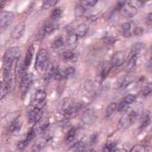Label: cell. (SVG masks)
<instances>
[{
  "label": "cell",
  "instance_id": "6da1fadb",
  "mask_svg": "<svg viewBox=\"0 0 152 152\" xmlns=\"http://www.w3.org/2000/svg\"><path fill=\"white\" fill-rule=\"evenodd\" d=\"M21 50L19 47L13 46L8 48L5 52L2 58L3 74L11 73V69L14 61H17L20 57Z\"/></svg>",
  "mask_w": 152,
  "mask_h": 152
},
{
  "label": "cell",
  "instance_id": "7a4b0ae2",
  "mask_svg": "<svg viewBox=\"0 0 152 152\" xmlns=\"http://www.w3.org/2000/svg\"><path fill=\"white\" fill-rule=\"evenodd\" d=\"M49 52L46 49H40L38 51L36 55L34 68L39 73H45L47 67L49 64Z\"/></svg>",
  "mask_w": 152,
  "mask_h": 152
},
{
  "label": "cell",
  "instance_id": "3957f363",
  "mask_svg": "<svg viewBox=\"0 0 152 152\" xmlns=\"http://www.w3.org/2000/svg\"><path fill=\"white\" fill-rule=\"evenodd\" d=\"M137 113L134 110H128L125 113L121 118L118 126L120 128L125 129L129 127L137 119Z\"/></svg>",
  "mask_w": 152,
  "mask_h": 152
},
{
  "label": "cell",
  "instance_id": "277c9868",
  "mask_svg": "<svg viewBox=\"0 0 152 152\" xmlns=\"http://www.w3.org/2000/svg\"><path fill=\"white\" fill-rule=\"evenodd\" d=\"M47 93L44 90H38L36 91L33 101V107L42 109L46 103Z\"/></svg>",
  "mask_w": 152,
  "mask_h": 152
},
{
  "label": "cell",
  "instance_id": "5b68a950",
  "mask_svg": "<svg viewBox=\"0 0 152 152\" xmlns=\"http://www.w3.org/2000/svg\"><path fill=\"white\" fill-rule=\"evenodd\" d=\"M33 81V75L30 73H26L20 80V91L22 96H25Z\"/></svg>",
  "mask_w": 152,
  "mask_h": 152
},
{
  "label": "cell",
  "instance_id": "8992f818",
  "mask_svg": "<svg viewBox=\"0 0 152 152\" xmlns=\"http://www.w3.org/2000/svg\"><path fill=\"white\" fill-rule=\"evenodd\" d=\"M119 12L124 17L131 18L137 14L138 8L132 5L129 2H125Z\"/></svg>",
  "mask_w": 152,
  "mask_h": 152
},
{
  "label": "cell",
  "instance_id": "52a82bcc",
  "mask_svg": "<svg viewBox=\"0 0 152 152\" xmlns=\"http://www.w3.org/2000/svg\"><path fill=\"white\" fill-rule=\"evenodd\" d=\"M14 19V14L9 11L2 10L0 14V26L1 28H6L11 24Z\"/></svg>",
  "mask_w": 152,
  "mask_h": 152
},
{
  "label": "cell",
  "instance_id": "ba28073f",
  "mask_svg": "<svg viewBox=\"0 0 152 152\" xmlns=\"http://www.w3.org/2000/svg\"><path fill=\"white\" fill-rule=\"evenodd\" d=\"M43 114V112L41 109L33 107V109L29 111L28 114L29 123L36 124L42 119Z\"/></svg>",
  "mask_w": 152,
  "mask_h": 152
},
{
  "label": "cell",
  "instance_id": "9c48e42d",
  "mask_svg": "<svg viewBox=\"0 0 152 152\" xmlns=\"http://www.w3.org/2000/svg\"><path fill=\"white\" fill-rule=\"evenodd\" d=\"M27 68L24 63V59L20 56L17 61L15 66V75L16 78L21 79L27 73L26 72Z\"/></svg>",
  "mask_w": 152,
  "mask_h": 152
},
{
  "label": "cell",
  "instance_id": "30bf717a",
  "mask_svg": "<svg viewBox=\"0 0 152 152\" xmlns=\"http://www.w3.org/2000/svg\"><path fill=\"white\" fill-rule=\"evenodd\" d=\"M83 108V104L80 103H73L68 109L64 113V116L65 119H69L76 116L81 109Z\"/></svg>",
  "mask_w": 152,
  "mask_h": 152
},
{
  "label": "cell",
  "instance_id": "8fae6325",
  "mask_svg": "<svg viewBox=\"0 0 152 152\" xmlns=\"http://www.w3.org/2000/svg\"><path fill=\"white\" fill-rule=\"evenodd\" d=\"M74 103L73 100L69 97H65L62 99L58 103L56 110L59 113H64L68 109V108Z\"/></svg>",
  "mask_w": 152,
  "mask_h": 152
},
{
  "label": "cell",
  "instance_id": "7c38bea8",
  "mask_svg": "<svg viewBox=\"0 0 152 152\" xmlns=\"http://www.w3.org/2000/svg\"><path fill=\"white\" fill-rule=\"evenodd\" d=\"M25 31V24L23 23L16 24L11 31L10 36L12 39H19L24 34Z\"/></svg>",
  "mask_w": 152,
  "mask_h": 152
},
{
  "label": "cell",
  "instance_id": "4fadbf2b",
  "mask_svg": "<svg viewBox=\"0 0 152 152\" xmlns=\"http://www.w3.org/2000/svg\"><path fill=\"white\" fill-rule=\"evenodd\" d=\"M125 61V55L123 52H117L112 57L111 64L112 66H119Z\"/></svg>",
  "mask_w": 152,
  "mask_h": 152
},
{
  "label": "cell",
  "instance_id": "5bb4252c",
  "mask_svg": "<svg viewBox=\"0 0 152 152\" xmlns=\"http://www.w3.org/2000/svg\"><path fill=\"white\" fill-rule=\"evenodd\" d=\"M109 71V67L107 64L103 62L99 64L97 69V75L99 81H103L105 79Z\"/></svg>",
  "mask_w": 152,
  "mask_h": 152
},
{
  "label": "cell",
  "instance_id": "9a60e30c",
  "mask_svg": "<svg viewBox=\"0 0 152 152\" xmlns=\"http://www.w3.org/2000/svg\"><path fill=\"white\" fill-rule=\"evenodd\" d=\"M95 119V112L91 109H88L85 110L81 116L82 121L86 124H90L93 123V122H94Z\"/></svg>",
  "mask_w": 152,
  "mask_h": 152
},
{
  "label": "cell",
  "instance_id": "2e32d148",
  "mask_svg": "<svg viewBox=\"0 0 152 152\" xmlns=\"http://www.w3.org/2000/svg\"><path fill=\"white\" fill-rule=\"evenodd\" d=\"M145 48V45L142 42L135 43L132 45L131 48L130 54L135 55L138 58L144 52Z\"/></svg>",
  "mask_w": 152,
  "mask_h": 152
},
{
  "label": "cell",
  "instance_id": "e0dca14e",
  "mask_svg": "<svg viewBox=\"0 0 152 152\" xmlns=\"http://www.w3.org/2000/svg\"><path fill=\"white\" fill-rule=\"evenodd\" d=\"M58 67H59V65L58 63L56 62L55 61L49 63L45 71L46 77L49 78L53 76L54 77L55 74L58 72Z\"/></svg>",
  "mask_w": 152,
  "mask_h": 152
},
{
  "label": "cell",
  "instance_id": "ac0fdd59",
  "mask_svg": "<svg viewBox=\"0 0 152 152\" xmlns=\"http://www.w3.org/2000/svg\"><path fill=\"white\" fill-rule=\"evenodd\" d=\"M78 37L74 33L70 34L68 36L66 40V45L67 48H68L69 50H71L77 47L78 41Z\"/></svg>",
  "mask_w": 152,
  "mask_h": 152
},
{
  "label": "cell",
  "instance_id": "d6986e66",
  "mask_svg": "<svg viewBox=\"0 0 152 152\" xmlns=\"http://www.w3.org/2000/svg\"><path fill=\"white\" fill-rule=\"evenodd\" d=\"M89 27L86 23H81L75 28L74 33L80 37H83L86 35L88 31Z\"/></svg>",
  "mask_w": 152,
  "mask_h": 152
},
{
  "label": "cell",
  "instance_id": "ffe728a7",
  "mask_svg": "<svg viewBox=\"0 0 152 152\" xmlns=\"http://www.w3.org/2000/svg\"><path fill=\"white\" fill-rule=\"evenodd\" d=\"M21 122L19 119H16L11 123L8 128V132L12 134H15L20 132Z\"/></svg>",
  "mask_w": 152,
  "mask_h": 152
},
{
  "label": "cell",
  "instance_id": "44dd1931",
  "mask_svg": "<svg viewBox=\"0 0 152 152\" xmlns=\"http://www.w3.org/2000/svg\"><path fill=\"white\" fill-rule=\"evenodd\" d=\"M131 24L129 23H124L121 25L119 29V32L123 37L126 38L129 37L132 34L131 31Z\"/></svg>",
  "mask_w": 152,
  "mask_h": 152
},
{
  "label": "cell",
  "instance_id": "7402d4cb",
  "mask_svg": "<svg viewBox=\"0 0 152 152\" xmlns=\"http://www.w3.org/2000/svg\"><path fill=\"white\" fill-rule=\"evenodd\" d=\"M33 55H34V48L32 46H31L28 48L24 58V63L27 68H28L30 66L33 59Z\"/></svg>",
  "mask_w": 152,
  "mask_h": 152
},
{
  "label": "cell",
  "instance_id": "603a6c76",
  "mask_svg": "<svg viewBox=\"0 0 152 152\" xmlns=\"http://www.w3.org/2000/svg\"><path fill=\"white\" fill-rule=\"evenodd\" d=\"M151 122V118L150 116V115L147 113H144L141 117V124L139 127V129L140 131L144 130L145 129Z\"/></svg>",
  "mask_w": 152,
  "mask_h": 152
},
{
  "label": "cell",
  "instance_id": "cb8c5ba5",
  "mask_svg": "<svg viewBox=\"0 0 152 152\" xmlns=\"http://www.w3.org/2000/svg\"><path fill=\"white\" fill-rule=\"evenodd\" d=\"M49 122L47 120H43L42 121V119L39 122H37L35 126V127L34 128V129H35L36 131H36H38V132H43L49 126Z\"/></svg>",
  "mask_w": 152,
  "mask_h": 152
},
{
  "label": "cell",
  "instance_id": "d4e9b609",
  "mask_svg": "<svg viewBox=\"0 0 152 152\" xmlns=\"http://www.w3.org/2000/svg\"><path fill=\"white\" fill-rule=\"evenodd\" d=\"M138 58L136 56L133 55L132 54H129L128 61H127V63H126V68L128 69H131L133 67H134L137 64Z\"/></svg>",
  "mask_w": 152,
  "mask_h": 152
},
{
  "label": "cell",
  "instance_id": "484cf974",
  "mask_svg": "<svg viewBox=\"0 0 152 152\" xmlns=\"http://www.w3.org/2000/svg\"><path fill=\"white\" fill-rule=\"evenodd\" d=\"M64 44V40L62 36H58L54 39V40L52 42V48L54 49H56L60 48Z\"/></svg>",
  "mask_w": 152,
  "mask_h": 152
},
{
  "label": "cell",
  "instance_id": "4316f807",
  "mask_svg": "<svg viewBox=\"0 0 152 152\" xmlns=\"http://www.w3.org/2000/svg\"><path fill=\"white\" fill-rule=\"evenodd\" d=\"M59 72L61 74L62 78H66L70 75H72L75 72V69H74V68H73L72 66H69L61 71H59Z\"/></svg>",
  "mask_w": 152,
  "mask_h": 152
},
{
  "label": "cell",
  "instance_id": "83f0119b",
  "mask_svg": "<svg viewBox=\"0 0 152 152\" xmlns=\"http://www.w3.org/2000/svg\"><path fill=\"white\" fill-rule=\"evenodd\" d=\"M86 8L81 4H77L75 5L74 10V14L75 17H79L82 16L86 11Z\"/></svg>",
  "mask_w": 152,
  "mask_h": 152
},
{
  "label": "cell",
  "instance_id": "f1b7e54d",
  "mask_svg": "<svg viewBox=\"0 0 152 152\" xmlns=\"http://www.w3.org/2000/svg\"><path fill=\"white\" fill-rule=\"evenodd\" d=\"M129 152H150L147 146L143 144H137L134 146Z\"/></svg>",
  "mask_w": 152,
  "mask_h": 152
},
{
  "label": "cell",
  "instance_id": "f546056e",
  "mask_svg": "<svg viewBox=\"0 0 152 152\" xmlns=\"http://www.w3.org/2000/svg\"><path fill=\"white\" fill-rule=\"evenodd\" d=\"M76 134V131L74 128H71L66 133L65 140L67 142H70L74 140Z\"/></svg>",
  "mask_w": 152,
  "mask_h": 152
},
{
  "label": "cell",
  "instance_id": "4dcf8cb0",
  "mask_svg": "<svg viewBox=\"0 0 152 152\" xmlns=\"http://www.w3.org/2000/svg\"><path fill=\"white\" fill-rule=\"evenodd\" d=\"M59 1H55V0H46V1H43L42 2V8L44 10L48 9L55 5H56L57 3H58Z\"/></svg>",
  "mask_w": 152,
  "mask_h": 152
},
{
  "label": "cell",
  "instance_id": "1f68e13d",
  "mask_svg": "<svg viewBox=\"0 0 152 152\" xmlns=\"http://www.w3.org/2000/svg\"><path fill=\"white\" fill-rule=\"evenodd\" d=\"M118 107V104L116 103L115 102H112L111 103H110L108 106L106 108V113L107 116H110L114 112L115 110L117 109Z\"/></svg>",
  "mask_w": 152,
  "mask_h": 152
},
{
  "label": "cell",
  "instance_id": "d6a6232c",
  "mask_svg": "<svg viewBox=\"0 0 152 152\" xmlns=\"http://www.w3.org/2000/svg\"><path fill=\"white\" fill-rule=\"evenodd\" d=\"M74 152H84L85 148H86V145L85 144L79 141L75 143L74 145Z\"/></svg>",
  "mask_w": 152,
  "mask_h": 152
},
{
  "label": "cell",
  "instance_id": "836d02e7",
  "mask_svg": "<svg viewBox=\"0 0 152 152\" xmlns=\"http://www.w3.org/2000/svg\"><path fill=\"white\" fill-rule=\"evenodd\" d=\"M61 13H62V11H61V9L59 8H56L52 11V12L50 14V18L52 20L58 19V18H59L61 17Z\"/></svg>",
  "mask_w": 152,
  "mask_h": 152
},
{
  "label": "cell",
  "instance_id": "e575fe53",
  "mask_svg": "<svg viewBox=\"0 0 152 152\" xmlns=\"http://www.w3.org/2000/svg\"><path fill=\"white\" fill-rule=\"evenodd\" d=\"M129 104L126 103L125 102L122 101L118 105L117 107V110L118 112H126L128 110Z\"/></svg>",
  "mask_w": 152,
  "mask_h": 152
},
{
  "label": "cell",
  "instance_id": "d590c367",
  "mask_svg": "<svg viewBox=\"0 0 152 152\" xmlns=\"http://www.w3.org/2000/svg\"><path fill=\"white\" fill-rule=\"evenodd\" d=\"M62 58L66 60V61H69L71 59H72L73 58H74V53L73 52L70 50H67L66 51H64L63 53H62Z\"/></svg>",
  "mask_w": 152,
  "mask_h": 152
},
{
  "label": "cell",
  "instance_id": "8d00e7d4",
  "mask_svg": "<svg viewBox=\"0 0 152 152\" xmlns=\"http://www.w3.org/2000/svg\"><path fill=\"white\" fill-rule=\"evenodd\" d=\"M135 99H136V96L134 94H128L127 96H126L124 97L123 101L129 105L130 104H132V103H134L135 102Z\"/></svg>",
  "mask_w": 152,
  "mask_h": 152
},
{
  "label": "cell",
  "instance_id": "74e56055",
  "mask_svg": "<svg viewBox=\"0 0 152 152\" xmlns=\"http://www.w3.org/2000/svg\"><path fill=\"white\" fill-rule=\"evenodd\" d=\"M35 135H36V131L34 129V128H32L28 131L25 140L28 142H30L32 140V139L35 137Z\"/></svg>",
  "mask_w": 152,
  "mask_h": 152
},
{
  "label": "cell",
  "instance_id": "f35d334b",
  "mask_svg": "<svg viewBox=\"0 0 152 152\" xmlns=\"http://www.w3.org/2000/svg\"><path fill=\"white\" fill-rule=\"evenodd\" d=\"M152 92V83H148L146 85L142 90V95L144 96H147Z\"/></svg>",
  "mask_w": 152,
  "mask_h": 152
},
{
  "label": "cell",
  "instance_id": "ab89813d",
  "mask_svg": "<svg viewBox=\"0 0 152 152\" xmlns=\"http://www.w3.org/2000/svg\"><path fill=\"white\" fill-rule=\"evenodd\" d=\"M98 1L97 0H94V1H83L81 4L83 5L85 8L86 7H94L97 3Z\"/></svg>",
  "mask_w": 152,
  "mask_h": 152
},
{
  "label": "cell",
  "instance_id": "60d3db41",
  "mask_svg": "<svg viewBox=\"0 0 152 152\" xmlns=\"http://www.w3.org/2000/svg\"><path fill=\"white\" fill-rule=\"evenodd\" d=\"M55 29H56L55 26L53 24H47L44 27V31L45 33H46L48 34H50V33H52Z\"/></svg>",
  "mask_w": 152,
  "mask_h": 152
},
{
  "label": "cell",
  "instance_id": "b9f144b4",
  "mask_svg": "<svg viewBox=\"0 0 152 152\" xmlns=\"http://www.w3.org/2000/svg\"><path fill=\"white\" fill-rule=\"evenodd\" d=\"M28 143L29 142H28L26 140L20 141L17 144V148L20 150H23L27 147V145Z\"/></svg>",
  "mask_w": 152,
  "mask_h": 152
},
{
  "label": "cell",
  "instance_id": "7bdbcfd3",
  "mask_svg": "<svg viewBox=\"0 0 152 152\" xmlns=\"http://www.w3.org/2000/svg\"><path fill=\"white\" fill-rule=\"evenodd\" d=\"M133 33L135 36H140L143 33V30L141 27H135L133 30Z\"/></svg>",
  "mask_w": 152,
  "mask_h": 152
},
{
  "label": "cell",
  "instance_id": "ee69618b",
  "mask_svg": "<svg viewBox=\"0 0 152 152\" xmlns=\"http://www.w3.org/2000/svg\"><path fill=\"white\" fill-rule=\"evenodd\" d=\"M111 152H127V151L124 148H118L115 145L113 144L112 147V151Z\"/></svg>",
  "mask_w": 152,
  "mask_h": 152
},
{
  "label": "cell",
  "instance_id": "f6af8a7d",
  "mask_svg": "<svg viewBox=\"0 0 152 152\" xmlns=\"http://www.w3.org/2000/svg\"><path fill=\"white\" fill-rule=\"evenodd\" d=\"M145 23L148 26H152V12H150L147 15L145 20Z\"/></svg>",
  "mask_w": 152,
  "mask_h": 152
},
{
  "label": "cell",
  "instance_id": "bcb514c9",
  "mask_svg": "<svg viewBox=\"0 0 152 152\" xmlns=\"http://www.w3.org/2000/svg\"><path fill=\"white\" fill-rule=\"evenodd\" d=\"M112 145H113L112 144H110L106 145L104 146V147L103 148L102 151L103 152H111Z\"/></svg>",
  "mask_w": 152,
  "mask_h": 152
},
{
  "label": "cell",
  "instance_id": "7dc6e473",
  "mask_svg": "<svg viewBox=\"0 0 152 152\" xmlns=\"http://www.w3.org/2000/svg\"><path fill=\"white\" fill-rule=\"evenodd\" d=\"M147 67L150 70H152V56L151 58L149 59L147 63Z\"/></svg>",
  "mask_w": 152,
  "mask_h": 152
},
{
  "label": "cell",
  "instance_id": "c3c4849f",
  "mask_svg": "<svg viewBox=\"0 0 152 152\" xmlns=\"http://www.w3.org/2000/svg\"><path fill=\"white\" fill-rule=\"evenodd\" d=\"M86 152H96V151H95V150H94V149L92 148V149H90V150L86 151Z\"/></svg>",
  "mask_w": 152,
  "mask_h": 152
}]
</instances>
